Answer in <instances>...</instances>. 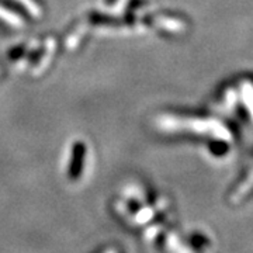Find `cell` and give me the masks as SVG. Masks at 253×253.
Here are the masks:
<instances>
[{
    "instance_id": "obj_1",
    "label": "cell",
    "mask_w": 253,
    "mask_h": 253,
    "mask_svg": "<svg viewBox=\"0 0 253 253\" xmlns=\"http://www.w3.org/2000/svg\"><path fill=\"white\" fill-rule=\"evenodd\" d=\"M83 156H84V148L83 145L78 144L75 146V151H73V163L72 169H71V174L73 177H78L82 170V166H83Z\"/></svg>"
}]
</instances>
